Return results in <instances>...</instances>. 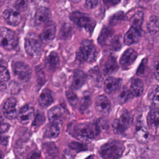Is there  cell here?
<instances>
[{"label": "cell", "instance_id": "obj_10", "mask_svg": "<svg viewBox=\"0 0 159 159\" xmlns=\"http://www.w3.org/2000/svg\"><path fill=\"white\" fill-rule=\"evenodd\" d=\"M34 116V109L30 105L25 104L22 106L19 111L17 118L19 121L22 124H29Z\"/></svg>", "mask_w": 159, "mask_h": 159}, {"label": "cell", "instance_id": "obj_17", "mask_svg": "<svg viewBox=\"0 0 159 159\" xmlns=\"http://www.w3.org/2000/svg\"><path fill=\"white\" fill-rule=\"evenodd\" d=\"M122 84V80L117 78H108L104 84V91L107 93H111L120 89Z\"/></svg>", "mask_w": 159, "mask_h": 159}, {"label": "cell", "instance_id": "obj_25", "mask_svg": "<svg viewBox=\"0 0 159 159\" xmlns=\"http://www.w3.org/2000/svg\"><path fill=\"white\" fill-rule=\"evenodd\" d=\"M62 124L57 123H50L45 131V136L47 138L53 139L58 136L60 133V129Z\"/></svg>", "mask_w": 159, "mask_h": 159}, {"label": "cell", "instance_id": "obj_11", "mask_svg": "<svg viewBox=\"0 0 159 159\" xmlns=\"http://www.w3.org/2000/svg\"><path fill=\"white\" fill-rule=\"evenodd\" d=\"M95 107L101 114L107 115L111 109V102L105 95H100L96 100Z\"/></svg>", "mask_w": 159, "mask_h": 159}, {"label": "cell", "instance_id": "obj_38", "mask_svg": "<svg viewBox=\"0 0 159 159\" xmlns=\"http://www.w3.org/2000/svg\"><path fill=\"white\" fill-rule=\"evenodd\" d=\"M28 6V0H17L15 3V9L18 11H25Z\"/></svg>", "mask_w": 159, "mask_h": 159}, {"label": "cell", "instance_id": "obj_23", "mask_svg": "<svg viewBox=\"0 0 159 159\" xmlns=\"http://www.w3.org/2000/svg\"><path fill=\"white\" fill-rule=\"evenodd\" d=\"M86 75L81 70H77L74 73L72 80V88L75 89H80L84 85L86 81Z\"/></svg>", "mask_w": 159, "mask_h": 159}, {"label": "cell", "instance_id": "obj_46", "mask_svg": "<svg viewBox=\"0 0 159 159\" xmlns=\"http://www.w3.org/2000/svg\"><path fill=\"white\" fill-rule=\"evenodd\" d=\"M2 157H3L2 152V151L0 150V159H2Z\"/></svg>", "mask_w": 159, "mask_h": 159}, {"label": "cell", "instance_id": "obj_35", "mask_svg": "<svg viewBox=\"0 0 159 159\" xmlns=\"http://www.w3.org/2000/svg\"><path fill=\"white\" fill-rule=\"evenodd\" d=\"M45 117L41 113H37L35 116V119L32 122V129L34 130H37L45 122Z\"/></svg>", "mask_w": 159, "mask_h": 159}, {"label": "cell", "instance_id": "obj_33", "mask_svg": "<svg viewBox=\"0 0 159 159\" xmlns=\"http://www.w3.org/2000/svg\"><path fill=\"white\" fill-rule=\"evenodd\" d=\"M133 96L130 90L127 88H123L118 94V101L120 103H124Z\"/></svg>", "mask_w": 159, "mask_h": 159}, {"label": "cell", "instance_id": "obj_6", "mask_svg": "<svg viewBox=\"0 0 159 159\" xmlns=\"http://www.w3.org/2000/svg\"><path fill=\"white\" fill-rule=\"evenodd\" d=\"M17 37L12 30L2 28L0 29V45L6 50H12L17 45Z\"/></svg>", "mask_w": 159, "mask_h": 159}, {"label": "cell", "instance_id": "obj_42", "mask_svg": "<svg viewBox=\"0 0 159 159\" xmlns=\"http://www.w3.org/2000/svg\"><path fill=\"white\" fill-rule=\"evenodd\" d=\"M154 74L157 78H159V57H157L153 63Z\"/></svg>", "mask_w": 159, "mask_h": 159}, {"label": "cell", "instance_id": "obj_20", "mask_svg": "<svg viewBox=\"0 0 159 159\" xmlns=\"http://www.w3.org/2000/svg\"><path fill=\"white\" fill-rule=\"evenodd\" d=\"M140 37L141 35L139 30L132 27L125 34L124 40L126 45H130L138 42Z\"/></svg>", "mask_w": 159, "mask_h": 159}, {"label": "cell", "instance_id": "obj_41", "mask_svg": "<svg viewBox=\"0 0 159 159\" xmlns=\"http://www.w3.org/2000/svg\"><path fill=\"white\" fill-rule=\"evenodd\" d=\"M85 1L86 6L88 8L93 9L98 5L100 0H86Z\"/></svg>", "mask_w": 159, "mask_h": 159}, {"label": "cell", "instance_id": "obj_16", "mask_svg": "<svg viewBox=\"0 0 159 159\" xmlns=\"http://www.w3.org/2000/svg\"><path fill=\"white\" fill-rule=\"evenodd\" d=\"M135 136L137 141L140 143H145L148 141L149 133L143 122L139 121L136 124Z\"/></svg>", "mask_w": 159, "mask_h": 159}, {"label": "cell", "instance_id": "obj_43", "mask_svg": "<svg viewBox=\"0 0 159 159\" xmlns=\"http://www.w3.org/2000/svg\"><path fill=\"white\" fill-rule=\"evenodd\" d=\"M120 1V0H103L104 4L108 7L118 4Z\"/></svg>", "mask_w": 159, "mask_h": 159}, {"label": "cell", "instance_id": "obj_13", "mask_svg": "<svg viewBox=\"0 0 159 159\" xmlns=\"http://www.w3.org/2000/svg\"><path fill=\"white\" fill-rule=\"evenodd\" d=\"M56 26L53 22L48 21L45 23L43 30L41 34L40 39L44 42H50L55 38Z\"/></svg>", "mask_w": 159, "mask_h": 159}, {"label": "cell", "instance_id": "obj_15", "mask_svg": "<svg viewBox=\"0 0 159 159\" xmlns=\"http://www.w3.org/2000/svg\"><path fill=\"white\" fill-rule=\"evenodd\" d=\"M2 15L5 21L11 25H17L21 21V15L19 11L16 9H7Z\"/></svg>", "mask_w": 159, "mask_h": 159}, {"label": "cell", "instance_id": "obj_32", "mask_svg": "<svg viewBox=\"0 0 159 159\" xmlns=\"http://www.w3.org/2000/svg\"><path fill=\"white\" fill-rule=\"evenodd\" d=\"M148 98L155 106L159 107V86H153L148 93Z\"/></svg>", "mask_w": 159, "mask_h": 159}, {"label": "cell", "instance_id": "obj_28", "mask_svg": "<svg viewBox=\"0 0 159 159\" xmlns=\"http://www.w3.org/2000/svg\"><path fill=\"white\" fill-rule=\"evenodd\" d=\"M53 98L51 92L48 89H44L39 98V103L43 107L49 106L53 102Z\"/></svg>", "mask_w": 159, "mask_h": 159}, {"label": "cell", "instance_id": "obj_9", "mask_svg": "<svg viewBox=\"0 0 159 159\" xmlns=\"http://www.w3.org/2000/svg\"><path fill=\"white\" fill-rule=\"evenodd\" d=\"M17 102L13 98H7L4 102L2 111L4 115L9 119H14L17 116Z\"/></svg>", "mask_w": 159, "mask_h": 159}, {"label": "cell", "instance_id": "obj_27", "mask_svg": "<svg viewBox=\"0 0 159 159\" xmlns=\"http://www.w3.org/2000/svg\"><path fill=\"white\" fill-rule=\"evenodd\" d=\"M147 123L150 129H156L159 125V109H153L150 111L147 117Z\"/></svg>", "mask_w": 159, "mask_h": 159}, {"label": "cell", "instance_id": "obj_29", "mask_svg": "<svg viewBox=\"0 0 159 159\" xmlns=\"http://www.w3.org/2000/svg\"><path fill=\"white\" fill-rule=\"evenodd\" d=\"M147 28L151 35L155 34L159 30V19L155 16H151L148 21Z\"/></svg>", "mask_w": 159, "mask_h": 159}, {"label": "cell", "instance_id": "obj_7", "mask_svg": "<svg viewBox=\"0 0 159 159\" xmlns=\"http://www.w3.org/2000/svg\"><path fill=\"white\" fill-rule=\"evenodd\" d=\"M24 47L29 55L34 57H38L42 51L41 40L35 34H29L25 39Z\"/></svg>", "mask_w": 159, "mask_h": 159}, {"label": "cell", "instance_id": "obj_1", "mask_svg": "<svg viewBox=\"0 0 159 159\" xmlns=\"http://www.w3.org/2000/svg\"><path fill=\"white\" fill-rule=\"evenodd\" d=\"M100 130L98 123L71 124L68 127L69 134L80 140H92L98 135Z\"/></svg>", "mask_w": 159, "mask_h": 159}, {"label": "cell", "instance_id": "obj_48", "mask_svg": "<svg viewBox=\"0 0 159 159\" xmlns=\"http://www.w3.org/2000/svg\"><path fill=\"white\" fill-rule=\"evenodd\" d=\"M71 1L74 2H78L79 1H80V0H71Z\"/></svg>", "mask_w": 159, "mask_h": 159}, {"label": "cell", "instance_id": "obj_3", "mask_svg": "<svg viewBox=\"0 0 159 159\" xmlns=\"http://www.w3.org/2000/svg\"><path fill=\"white\" fill-rule=\"evenodd\" d=\"M132 117L130 114L124 109H120L115 119L113 120L112 126L115 132L117 134L124 133L131 125Z\"/></svg>", "mask_w": 159, "mask_h": 159}, {"label": "cell", "instance_id": "obj_2", "mask_svg": "<svg viewBox=\"0 0 159 159\" xmlns=\"http://www.w3.org/2000/svg\"><path fill=\"white\" fill-rule=\"evenodd\" d=\"M125 150L122 141L112 140L103 144L99 148V153L103 159H119Z\"/></svg>", "mask_w": 159, "mask_h": 159}, {"label": "cell", "instance_id": "obj_14", "mask_svg": "<svg viewBox=\"0 0 159 159\" xmlns=\"http://www.w3.org/2000/svg\"><path fill=\"white\" fill-rule=\"evenodd\" d=\"M137 53L132 48L126 50L120 59V64L124 68H127L131 66L137 58Z\"/></svg>", "mask_w": 159, "mask_h": 159}, {"label": "cell", "instance_id": "obj_30", "mask_svg": "<svg viewBox=\"0 0 159 159\" xmlns=\"http://www.w3.org/2000/svg\"><path fill=\"white\" fill-rule=\"evenodd\" d=\"M10 75L6 67L0 65V91L6 89V83L9 80Z\"/></svg>", "mask_w": 159, "mask_h": 159}, {"label": "cell", "instance_id": "obj_37", "mask_svg": "<svg viewBox=\"0 0 159 159\" xmlns=\"http://www.w3.org/2000/svg\"><path fill=\"white\" fill-rule=\"evenodd\" d=\"M68 146L70 149L76 151V152H80L84 150H86L87 147L85 145H84L82 143L77 142H71L68 144Z\"/></svg>", "mask_w": 159, "mask_h": 159}, {"label": "cell", "instance_id": "obj_21", "mask_svg": "<svg viewBox=\"0 0 159 159\" xmlns=\"http://www.w3.org/2000/svg\"><path fill=\"white\" fill-rule=\"evenodd\" d=\"M43 152L46 159H57L58 150L53 142H47L43 145Z\"/></svg>", "mask_w": 159, "mask_h": 159}, {"label": "cell", "instance_id": "obj_4", "mask_svg": "<svg viewBox=\"0 0 159 159\" xmlns=\"http://www.w3.org/2000/svg\"><path fill=\"white\" fill-rule=\"evenodd\" d=\"M97 57V49L93 42L85 40L82 43L77 52L79 60L85 62H93Z\"/></svg>", "mask_w": 159, "mask_h": 159}, {"label": "cell", "instance_id": "obj_34", "mask_svg": "<svg viewBox=\"0 0 159 159\" xmlns=\"http://www.w3.org/2000/svg\"><path fill=\"white\" fill-rule=\"evenodd\" d=\"M112 31L111 29L108 27H104L101 30V32L100 34V35L98 39V41L101 44L105 43L107 40H109V39L112 36Z\"/></svg>", "mask_w": 159, "mask_h": 159}, {"label": "cell", "instance_id": "obj_22", "mask_svg": "<svg viewBox=\"0 0 159 159\" xmlns=\"http://www.w3.org/2000/svg\"><path fill=\"white\" fill-rule=\"evenodd\" d=\"M60 65V59L56 52H52L45 60V66L50 71L56 70Z\"/></svg>", "mask_w": 159, "mask_h": 159}, {"label": "cell", "instance_id": "obj_36", "mask_svg": "<svg viewBox=\"0 0 159 159\" xmlns=\"http://www.w3.org/2000/svg\"><path fill=\"white\" fill-rule=\"evenodd\" d=\"M90 102H91L90 96L88 94L83 96V98L81 100V102H80V111L82 112V111H84L85 109H86L89 106Z\"/></svg>", "mask_w": 159, "mask_h": 159}, {"label": "cell", "instance_id": "obj_24", "mask_svg": "<svg viewBox=\"0 0 159 159\" xmlns=\"http://www.w3.org/2000/svg\"><path fill=\"white\" fill-rule=\"evenodd\" d=\"M10 128V125L8 123L6 122L3 116L0 114V144L2 145H6L8 143V137L5 135Z\"/></svg>", "mask_w": 159, "mask_h": 159}, {"label": "cell", "instance_id": "obj_26", "mask_svg": "<svg viewBox=\"0 0 159 159\" xmlns=\"http://www.w3.org/2000/svg\"><path fill=\"white\" fill-rule=\"evenodd\" d=\"M143 83L140 78H134L132 80L130 83V91L135 96H140L143 91Z\"/></svg>", "mask_w": 159, "mask_h": 159}, {"label": "cell", "instance_id": "obj_5", "mask_svg": "<svg viewBox=\"0 0 159 159\" xmlns=\"http://www.w3.org/2000/svg\"><path fill=\"white\" fill-rule=\"evenodd\" d=\"M70 19L77 26L83 28L89 33L93 32L96 25V21L94 19L88 14H83L78 11L71 13Z\"/></svg>", "mask_w": 159, "mask_h": 159}, {"label": "cell", "instance_id": "obj_8", "mask_svg": "<svg viewBox=\"0 0 159 159\" xmlns=\"http://www.w3.org/2000/svg\"><path fill=\"white\" fill-rule=\"evenodd\" d=\"M12 71L17 79L22 82H27L30 79L32 70L30 66L22 61H15L12 65Z\"/></svg>", "mask_w": 159, "mask_h": 159}, {"label": "cell", "instance_id": "obj_18", "mask_svg": "<svg viewBox=\"0 0 159 159\" xmlns=\"http://www.w3.org/2000/svg\"><path fill=\"white\" fill-rule=\"evenodd\" d=\"M51 17V13L50 10L44 7H40L36 11L35 15V24L36 25H40L49 21Z\"/></svg>", "mask_w": 159, "mask_h": 159}, {"label": "cell", "instance_id": "obj_39", "mask_svg": "<svg viewBox=\"0 0 159 159\" xmlns=\"http://www.w3.org/2000/svg\"><path fill=\"white\" fill-rule=\"evenodd\" d=\"M66 96L69 103L72 106H75L76 104L78 101L76 95L71 91H67L66 93Z\"/></svg>", "mask_w": 159, "mask_h": 159}, {"label": "cell", "instance_id": "obj_31", "mask_svg": "<svg viewBox=\"0 0 159 159\" xmlns=\"http://www.w3.org/2000/svg\"><path fill=\"white\" fill-rule=\"evenodd\" d=\"M143 14L141 11H138L135 13L133 16L130 18V22L132 27L140 30L141 26L143 23Z\"/></svg>", "mask_w": 159, "mask_h": 159}, {"label": "cell", "instance_id": "obj_45", "mask_svg": "<svg viewBox=\"0 0 159 159\" xmlns=\"http://www.w3.org/2000/svg\"><path fill=\"white\" fill-rule=\"evenodd\" d=\"M61 159H73V157L72 155L68 151L65 150L63 152V157H62Z\"/></svg>", "mask_w": 159, "mask_h": 159}, {"label": "cell", "instance_id": "obj_40", "mask_svg": "<svg viewBox=\"0 0 159 159\" xmlns=\"http://www.w3.org/2000/svg\"><path fill=\"white\" fill-rule=\"evenodd\" d=\"M125 19V15H124L122 12H119V13H117V14H114V15L111 17V20H110V23H111V24L115 25V24H116L117 23H118L119 22L124 20Z\"/></svg>", "mask_w": 159, "mask_h": 159}, {"label": "cell", "instance_id": "obj_12", "mask_svg": "<svg viewBox=\"0 0 159 159\" xmlns=\"http://www.w3.org/2000/svg\"><path fill=\"white\" fill-rule=\"evenodd\" d=\"M64 109L62 106L58 105L55 106L48 111V118L50 123H57L62 124V117L64 114Z\"/></svg>", "mask_w": 159, "mask_h": 159}, {"label": "cell", "instance_id": "obj_47", "mask_svg": "<svg viewBox=\"0 0 159 159\" xmlns=\"http://www.w3.org/2000/svg\"><path fill=\"white\" fill-rule=\"evenodd\" d=\"M85 159H94V157L93 155H90V156H89L88 158H86Z\"/></svg>", "mask_w": 159, "mask_h": 159}, {"label": "cell", "instance_id": "obj_19", "mask_svg": "<svg viewBox=\"0 0 159 159\" xmlns=\"http://www.w3.org/2000/svg\"><path fill=\"white\" fill-rule=\"evenodd\" d=\"M118 70V65L116 58L111 55L109 56L102 66V71L104 75H109L114 73Z\"/></svg>", "mask_w": 159, "mask_h": 159}, {"label": "cell", "instance_id": "obj_44", "mask_svg": "<svg viewBox=\"0 0 159 159\" xmlns=\"http://www.w3.org/2000/svg\"><path fill=\"white\" fill-rule=\"evenodd\" d=\"M40 156V152L37 150L32 151L28 155L27 159H39Z\"/></svg>", "mask_w": 159, "mask_h": 159}, {"label": "cell", "instance_id": "obj_49", "mask_svg": "<svg viewBox=\"0 0 159 159\" xmlns=\"http://www.w3.org/2000/svg\"><path fill=\"white\" fill-rule=\"evenodd\" d=\"M145 1H148V0H145Z\"/></svg>", "mask_w": 159, "mask_h": 159}]
</instances>
